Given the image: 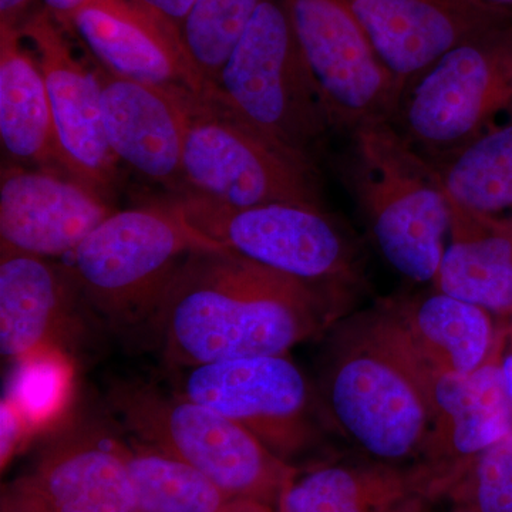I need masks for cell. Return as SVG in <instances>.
<instances>
[{"instance_id":"44dd1931","label":"cell","mask_w":512,"mask_h":512,"mask_svg":"<svg viewBox=\"0 0 512 512\" xmlns=\"http://www.w3.org/2000/svg\"><path fill=\"white\" fill-rule=\"evenodd\" d=\"M389 302L431 376L473 373L490 359L503 333L493 313L433 286Z\"/></svg>"},{"instance_id":"4fadbf2b","label":"cell","mask_w":512,"mask_h":512,"mask_svg":"<svg viewBox=\"0 0 512 512\" xmlns=\"http://www.w3.org/2000/svg\"><path fill=\"white\" fill-rule=\"evenodd\" d=\"M19 29L45 77L64 173L110 200L119 180V161L104 131L97 69L76 56L66 30L40 6Z\"/></svg>"},{"instance_id":"d590c367","label":"cell","mask_w":512,"mask_h":512,"mask_svg":"<svg viewBox=\"0 0 512 512\" xmlns=\"http://www.w3.org/2000/svg\"><path fill=\"white\" fill-rule=\"evenodd\" d=\"M276 511L289 512L288 508H286V505L284 504V501H282V498H281V500H279V504H278V507H276Z\"/></svg>"},{"instance_id":"603a6c76","label":"cell","mask_w":512,"mask_h":512,"mask_svg":"<svg viewBox=\"0 0 512 512\" xmlns=\"http://www.w3.org/2000/svg\"><path fill=\"white\" fill-rule=\"evenodd\" d=\"M0 140L15 163L64 173L45 77L20 29L9 26H0Z\"/></svg>"},{"instance_id":"4316f807","label":"cell","mask_w":512,"mask_h":512,"mask_svg":"<svg viewBox=\"0 0 512 512\" xmlns=\"http://www.w3.org/2000/svg\"><path fill=\"white\" fill-rule=\"evenodd\" d=\"M262 0H197L181 29L185 57L210 94Z\"/></svg>"},{"instance_id":"e0dca14e","label":"cell","mask_w":512,"mask_h":512,"mask_svg":"<svg viewBox=\"0 0 512 512\" xmlns=\"http://www.w3.org/2000/svg\"><path fill=\"white\" fill-rule=\"evenodd\" d=\"M97 73L104 131L116 160L170 194H184L185 99L191 94L121 79L100 66Z\"/></svg>"},{"instance_id":"4dcf8cb0","label":"cell","mask_w":512,"mask_h":512,"mask_svg":"<svg viewBox=\"0 0 512 512\" xmlns=\"http://www.w3.org/2000/svg\"><path fill=\"white\" fill-rule=\"evenodd\" d=\"M40 0H0V26L20 28L35 12Z\"/></svg>"},{"instance_id":"52a82bcc","label":"cell","mask_w":512,"mask_h":512,"mask_svg":"<svg viewBox=\"0 0 512 512\" xmlns=\"http://www.w3.org/2000/svg\"><path fill=\"white\" fill-rule=\"evenodd\" d=\"M218 249L160 200L114 211L67 266L83 303L111 328H147L168 285L192 254Z\"/></svg>"},{"instance_id":"ba28073f","label":"cell","mask_w":512,"mask_h":512,"mask_svg":"<svg viewBox=\"0 0 512 512\" xmlns=\"http://www.w3.org/2000/svg\"><path fill=\"white\" fill-rule=\"evenodd\" d=\"M512 121V23L448 50L403 90L389 123L427 160L451 156Z\"/></svg>"},{"instance_id":"5bb4252c","label":"cell","mask_w":512,"mask_h":512,"mask_svg":"<svg viewBox=\"0 0 512 512\" xmlns=\"http://www.w3.org/2000/svg\"><path fill=\"white\" fill-rule=\"evenodd\" d=\"M64 30L79 37L101 69L113 76L207 97L180 35L136 0H90Z\"/></svg>"},{"instance_id":"7c38bea8","label":"cell","mask_w":512,"mask_h":512,"mask_svg":"<svg viewBox=\"0 0 512 512\" xmlns=\"http://www.w3.org/2000/svg\"><path fill=\"white\" fill-rule=\"evenodd\" d=\"M336 131L390 121L400 93L348 0H285Z\"/></svg>"},{"instance_id":"8fae6325","label":"cell","mask_w":512,"mask_h":512,"mask_svg":"<svg viewBox=\"0 0 512 512\" xmlns=\"http://www.w3.org/2000/svg\"><path fill=\"white\" fill-rule=\"evenodd\" d=\"M0 512H137L121 436L70 417L0 487Z\"/></svg>"},{"instance_id":"e575fe53","label":"cell","mask_w":512,"mask_h":512,"mask_svg":"<svg viewBox=\"0 0 512 512\" xmlns=\"http://www.w3.org/2000/svg\"><path fill=\"white\" fill-rule=\"evenodd\" d=\"M436 512V511H434ZM443 512H476L473 508L468 507V505L463 504H450V507L447 508L446 511Z\"/></svg>"},{"instance_id":"7402d4cb","label":"cell","mask_w":512,"mask_h":512,"mask_svg":"<svg viewBox=\"0 0 512 512\" xmlns=\"http://www.w3.org/2000/svg\"><path fill=\"white\" fill-rule=\"evenodd\" d=\"M450 200V198H448ZM451 227L437 291L512 316V218L481 214L450 200Z\"/></svg>"},{"instance_id":"836d02e7","label":"cell","mask_w":512,"mask_h":512,"mask_svg":"<svg viewBox=\"0 0 512 512\" xmlns=\"http://www.w3.org/2000/svg\"><path fill=\"white\" fill-rule=\"evenodd\" d=\"M477 2L512 22V0H477Z\"/></svg>"},{"instance_id":"2e32d148","label":"cell","mask_w":512,"mask_h":512,"mask_svg":"<svg viewBox=\"0 0 512 512\" xmlns=\"http://www.w3.org/2000/svg\"><path fill=\"white\" fill-rule=\"evenodd\" d=\"M380 63L403 90L464 40L512 23L477 0H348Z\"/></svg>"},{"instance_id":"277c9868","label":"cell","mask_w":512,"mask_h":512,"mask_svg":"<svg viewBox=\"0 0 512 512\" xmlns=\"http://www.w3.org/2000/svg\"><path fill=\"white\" fill-rule=\"evenodd\" d=\"M207 100L313 167L336 131L285 0H262Z\"/></svg>"},{"instance_id":"83f0119b","label":"cell","mask_w":512,"mask_h":512,"mask_svg":"<svg viewBox=\"0 0 512 512\" xmlns=\"http://www.w3.org/2000/svg\"><path fill=\"white\" fill-rule=\"evenodd\" d=\"M476 512H512V431L458 474L446 497Z\"/></svg>"},{"instance_id":"d4e9b609","label":"cell","mask_w":512,"mask_h":512,"mask_svg":"<svg viewBox=\"0 0 512 512\" xmlns=\"http://www.w3.org/2000/svg\"><path fill=\"white\" fill-rule=\"evenodd\" d=\"M431 163L450 200L481 214L512 218V121Z\"/></svg>"},{"instance_id":"8992f818","label":"cell","mask_w":512,"mask_h":512,"mask_svg":"<svg viewBox=\"0 0 512 512\" xmlns=\"http://www.w3.org/2000/svg\"><path fill=\"white\" fill-rule=\"evenodd\" d=\"M160 201L215 248L298 279L339 308L362 284L357 249L325 208L284 202L234 208L190 194Z\"/></svg>"},{"instance_id":"30bf717a","label":"cell","mask_w":512,"mask_h":512,"mask_svg":"<svg viewBox=\"0 0 512 512\" xmlns=\"http://www.w3.org/2000/svg\"><path fill=\"white\" fill-rule=\"evenodd\" d=\"M178 372V393L235 421L286 463L323 439L316 389L288 355L221 360Z\"/></svg>"},{"instance_id":"484cf974","label":"cell","mask_w":512,"mask_h":512,"mask_svg":"<svg viewBox=\"0 0 512 512\" xmlns=\"http://www.w3.org/2000/svg\"><path fill=\"white\" fill-rule=\"evenodd\" d=\"M12 363L5 396L25 417L35 439L53 433L70 419L76 387L72 353L47 345Z\"/></svg>"},{"instance_id":"ffe728a7","label":"cell","mask_w":512,"mask_h":512,"mask_svg":"<svg viewBox=\"0 0 512 512\" xmlns=\"http://www.w3.org/2000/svg\"><path fill=\"white\" fill-rule=\"evenodd\" d=\"M83 302L67 266L0 245V352L10 362L42 346L69 350Z\"/></svg>"},{"instance_id":"f1b7e54d","label":"cell","mask_w":512,"mask_h":512,"mask_svg":"<svg viewBox=\"0 0 512 512\" xmlns=\"http://www.w3.org/2000/svg\"><path fill=\"white\" fill-rule=\"evenodd\" d=\"M35 440L25 417L8 397L0 402V468L5 471Z\"/></svg>"},{"instance_id":"9c48e42d","label":"cell","mask_w":512,"mask_h":512,"mask_svg":"<svg viewBox=\"0 0 512 512\" xmlns=\"http://www.w3.org/2000/svg\"><path fill=\"white\" fill-rule=\"evenodd\" d=\"M185 110L184 194L234 208L281 202L325 208L316 167L269 143L210 100L187 97Z\"/></svg>"},{"instance_id":"d6a6232c","label":"cell","mask_w":512,"mask_h":512,"mask_svg":"<svg viewBox=\"0 0 512 512\" xmlns=\"http://www.w3.org/2000/svg\"><path fill=\"white\" fill-rule=\"evenodd\" d=\"M225 512H278L275 507L252 500H235Z\"/></svg>"},{"instance_id":"f546056e","label":"cell","mask_w":512,"mask_h":512,"mask_svg":"<svg viewBox=\"0 0 512 512\" xmlns=\"http://www.w3.org/2000/svg\"><path fill=\"white\" fill-rule=\"evenodd\" d=\"M136 2L180 35L185 20L197 0H136Z\"/></svg>"},{"instance_id":"3957f363","label":"cell","mask_w":512,"mask_h":512,"mask_svg":"<svg viewBox=\"0 0 512 512\" xmlns=\"http://www.w3.org/2000/svg\"><path fill=\"white\" fill-rule=\"evenodd\" d=\"M343 171L384 261L413 284L433 285L451 227L450 200L433 163L379 121L350 134Z\"/></svg>"},{"instance_id":"6da1fadb","label":"cell","mask_w":512,"mask_h":512,"mask_svg":"<svg viewBox=\"0 0 512 512\" xmlns=\"http://www.w3.org/2000/svg\"><path fill=\"white\" fill-rule=\"evenodd\" d=\"M343 309L291 276L224 249L192 254L168 285L148 329L173 369L288 355L329 330Z\"/></svg>"},{"instance_id":"5b68a950","label":"cell","mask_w":512,"mask_h":512,"mask_svg":"<svg viewBox=\"0 0 512 512\" xmlns=\"http://www.w3.org/2000/svg\"><path fill=\"white\" fill-rule=\"evenodd\" d=\"M107 403L128 436L190 464L235 500L276 508L301 471L235 421L177 390L121 380L110 387Z\"/></svg>"},{"instance_id":"9a60e30c","label":"cell","mask_w":512,"mask_h":512,"mask_svg":"<svg viewBox=\"0 0 512 512\" xmlns=\"http://www.w3.org/2000/svg\"><path fill=\"white\" fill-rule=\"evenodd\" d=\"M109 198L60 171L2 170L0 245L42 258L72 255L113 214Z\"/></svg>"},{"instance_id":"1f68e13d","label":"cell","mask_w":512,"mask_h":512,"mask_svg":"<svg viewBox=\"0 0 512 512\" xmlns=\"http://www.w3.org/2000/svg\"><path fill=\"white\" fill-rule=\"evenodd\" d=\"M90 0H40V8L45 9L53 19L66 29L74 13Z\"/></svg>"},{"instance_id":"d6986e66","label":"cell","mask_w":512,"mask_h":512,"mask_svg":"<svg viewBox=\"0 0 512 512\" xmlns=\"http://www.w3.org/2000/svg\"><path fill=\"white\" fill-rule=\"evenodd\" d=\"M281 498L289 512H434L444 503L440 477L427 464L367 457L299 471Z\"/></svg>"},{"instance_id":"7a4b0ae2","label":"cell","mask_w":512,"mask_h":512,"mask_svg":"<svg viewBox=\"0 0 512 512\" xmlns=\"http://www.w3.org/2000/svg\"><path fill=\"white\" fill-rule=\"evenodd\" d=\"M330 329L315 387L326 427L363 457L417 463L433 419L431 375L389 299Z\"/></svg>"},{"instance_id":"cb8c5ba5","label":"cell","mask_w":512,"mask_h":512,"mask_svg":"<svg viewBox=\"0 0 512 512\" xmlns=\"http://www.w3.org/2000/svg\"><path fill=\"white\" fill-rule=\"evenodd\" d=\"M137 512H225L235 498L190 464L136 439L121 437Z\"/></svg>"},{"instance_id":"ac0fdd59","label":"cell","mask_w":512,"mask_h":512,"mask_svg":"<svg viewBox=\"0 0 512 512\" xmlns=\"http://www.w3.org/2000/svg\"><path fill=\"white\" fill-rule=\"evenodd\" d=\"M505 328L493 355L468 375L431 376L433 419L421 463L439 474L444 495L464 467L512 431L501 373Z\"/></svg>"}]
</instances>
